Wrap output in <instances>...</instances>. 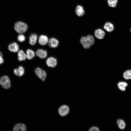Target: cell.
Wrapping results in <instances>:
<instances>
[{
  "label": "cell",
  "mask_w": 131,
  "mask_h": 131,
  "mask_svg": "<svg viewBox=\"0 0 131 131\" xmlns=\"http://www.w3.org/2000/svg\"><path fill=\"white\" fill-rule=\"evenodd\" d=\"M80 42L84 49H89L95 43L94 37L90 34L82 36L80 38Z\"/></svg>",
  "instance_id": "6da1fadb"
},
{
  "label": "cell",
  "mask_w": 131,
  "mask_h": 131,
  "mask_svg": "<svg viewBox=\"0 0 131 131\" xmlns=\"http://www.w3.org/2000/svg\"><path fill=\"white\" fill-rule=\"evenodd\" d=\"M14 29L17 33H22L25 32L28 29V26L25 23L18 22L16 23L14 25Z\"/></svg>",
  "instance_id": "7a4b0ae2"
},
{
  "label": "cell",
  "mask_w": 131,
  "mask_h": 131,
  "mask_svg": "<svg viewBox=\"0 0 131 131\" xmlns=\"http://www.w3.org/2000/svg\"><path fill=\"white\" fill-rule=\"evenodd\" d=\"M0 85L5 89H9L11 86V82L8 77L7 75L1 77L0 78Z\"/></svg>",
  "instance_id": "3957f363"
},
{
  "label": "cell",
  "mask_w": 131,
  "mask_h": 131,
  "mask_svg": "<svg viewBox=\"0 0 131 131\" xmlns=\"http://www.w3.org/2000/svg\"><path fill=\"white\" fill-rule=\"evenodd\" d=\"M69 108L67 105H63L61 106L58 108V112L62 117L66 115L69 112Z\"/></svg>",
  "instance_id": "277c9868"
},
{
  "label": "cell",
  "mask_w": 131,
  "mask_h": 131,
  "mask_svg": "<svg viewBox=\"0 0 131 131\" xmlns=\"http://www.w3.org/2000/svg\"><path fill=\"white\" fill-rule=\"evenodd\" d=\"M35 72L37 76L41 80L44 81L47 76L46 72L39 67L36 68L35 70Z\"/></svg>",
  "instance_id": "5b68a950"
},
{
  "label": "cell",
  "mask_w": 131,
  "mask_h": 131,
  "mask_svg": "<svg viewBox=\"0 0 131 131\" xmlns=\"http://www.w3.org/2000/svg\"><path fill=\"white\" fill-rule=\"evenodd\" d=\"M94 37L97 39L101 40L103 39L106 35L105 31L101 28L95 30L94 32Z\"/></svg>",
  "instance_id": "8992f818"
},
{
  "label": "cell",
  "mask_w": 131,
  "mask_h": 131,
  "mask_svg": "<svg viewBox=\"0 0 131 131\" xmlns=\"http://www.w3.org/2000/svg\"><path fill=\"white\" fill-rule=\"evenodd\" d=\"M46 63L49 67H54L57 65V60L56 58L53 57H50L46 60Z\"/></svg>",
  "instance_id": "52a82bcc"
},
{
  "label": "cell",
  "mask_w": 131,
  "mask_h": 131,
  "mask_svg": "<svg viewBox=\"0 0 131 131\" xmlns=\"http://www.w3.org/2000/svg\"><path fill=\"white\" fill-rule=\"evenodd\" d=\"M27 128L25 124L22 123L16 124L14 127L13 130L14 131H25Z\"/></svg>",
  "instance_id": "ba28073f"
},
{
  "label": "cell",
  "mask_w": 131,
  "mask_h": 131,
  "mask_svg": "<svg viewBox=\"0 0 131 131\" xmlns=\"http://www.w3.org/2000/svg\"><path fill=\"white\" fill-rule=\"evenodd\" d=\"M103 28L107 32L111 33L113 32L114 30V27L112 23L108 22H106L104 25Z\"/></svg>",
  "instance_id": "9c48e42d"
},
{
  "label": "cell",
  "mask_w": 131,
  "mask_h": 131,
  "mask_svg": "<svg viewBox=\"0 0 131 131\" xmlns=\"http://www.w3.org/2000/svg\"><path fill=\"white\" fill-rule=\"evenodd\" d=\"M36 55L41 59L45 58L47 56V52L45 50L39 49L36 52Z\"/></svg>",
  "instance_id": "30bf717a"
},
{
  "label": "cell",
  "mask_w": 131,
  "mask_h": 131,
  "mask_svg": "<svg viewBox=\"0 0 131 131\" xmlns=\"http://www.w3.org/2000/svg\"><path fill=\"white\" fill-rule=\"evenodd\" d=\"M75 11L76 15L79 17L83 16L85 13L83 7L80 5H78L76 7Z\"/></svg>",
  "instance_id": "8fae6325"
},
{
  "label": "cell",
  "mask_w": 131,
  "mask_h": 131,
  "mask_svg": "<svg viewBox=\"0 0 131 131\" xmlns=\"http://www.w3.org/2000/svg\"><path fill=\"white\" fill-rule=\"evenodd\" d=\"M8 48L10 51L14 52H18L19 49V45L15 42L10 44L8 46Z\"/></svg>",
  "instance_id": "7c38bea8"
},
{
  "label": "cell",
  "mask_w": 131,
  "mask_h": 131,
  "mask_svg": "<svg viewBox=\"0 0 131 131\" xmlns=\"http://www.w3.org/2000/svg\"><path fill=\"white\" fill-rule=\"evenodd\" d=\"M58 41L56 39L52 38H50L48 41L49 45L51 48H55L57 47L59 44Z\"/></svg>",
  "instance_id": "4fadbf2b"
},
{
  "label": "cell",
  "mask_w": 131,
  "mask_h": 131,
  "mask_svg": "<svg viewBox=\"0 0 131 131\" xmlns=\"http://www.w3.org/2000/svg\"><path fill=\"white\" fill-rule=\"evenodd\" d=\"M47 37L44 35H40L39 38L38 42L41 45L43 46L46 45L48 42Z\"/></svg>",
  "instance_id": "5bb4252c"
},
{
  "label": "cell",
  "mask_w": 131,
  "mask_h": 131,
  "mask_svg": "<svg viewBox=\"0 0 131 131\" xmlns=\"http://www.w3.org/2000/svg\"><path fill=\"white\" fill-rule=\"evenodd\" d=\"M24 68L22 66H20L17 68L15 69L14 70L15 75L19 77L22 76L24 74Z\"/></svg>",
  "instance_id": "9a60e30c"
},
{
  "label": "cell",
  "mask_w": 131,
  "mask_h": 131,
  "mask_svg": "<svg viewBox=\"0 0 131 131\" xmlns=\"http://www.w3.org/2000/svg\"><path fill=\"white\" fill-rule=\"evenodd\" d=\"M37 38L38 36L36 34L33 33L31 34L29 38V43L32 45H35L36 43Z\"/></svg>",
  "instance_id": "2e32d148"
},
{
  "label": "cell",
  "mask_w": 131,
  "mask_h": 131,
  "mask_svg": "<svg viewBox=\"0 0 131 131\" xmlns=\"http://www.w3.org/2000/svg\"><path fill=\"white\" fill-rule=\"evenodd\" d=\"M18 60L19 61H22L25 60L27 58L26 54L22 50L19 51L18 53Z\"/></svg>",
  "instance_id": "e0dca14e"
},
{
  "label": "cell",
  "mask_w": 131,
  "mask_h": 131,
  "mask_svg": "<svg viewBox=\"0 0 131 131\" xmlns=\"http://www.w3.org/2000/svg\"><path fill=\"white\" fill-rule=\"evenodd\" d=\"M123 78L126 80L131 79V69L125 71L123 73Z\"/></svg>",
  "instance_id": "ac0fdd59"
},
{
  "label": "cell",
  "mask_w": 131,
  "mask_h": 131,
  "mask_svg": "<svg viewBox=\"0 0 131 131\" xmlns=\"http://www.w3.org/2000/svg\"><path fill=\"white\" fill-rule=\"evenodd\" d=\"M128 86L127 83L121 81L117 84V86L119 89L121 91H124L126 90V87Z\"/></svg>",
  "instance_id": "d6986e66"
},
{
  "label": "cell",
  "mask_w": 131,
  "mask_h": 131,
  "mask_svg": "<svg viewBox=\"0 0 131 131\" xmlns=\"http://www.w3.org/2000/svg\"><path fill=\"white\" fill-rule=\"evenodd\" d=\"M26 55L27 58L29 60L33 59L35 56V53L32 50L28 49L26 51Z\"/></svg>",
  "instance_id": "ffe728a7"
},
{
  "label": "cell",
  "mask_w": 131,
  "mask_h": 131,
  "mask_svg": "<svg viewBox=\"0 0 131 131\" xmlns=\"http://www.w3.org/2000/svg\"><path fill=\"white\" fill-rule=\"evenodd\" d=\"M117 124L119 128L121 130L124 129L125 127V124L124 121L121 119H118L117 121Z\"/></svg>",
  "instance_id": "44dd1931"
},
{
  "label": "cell",
  "mask_w": 131,
  "mask_h": 131,
  "mask_svg": "<svg viewBox=\"0 0 131 131\" xmlns=\"http://www.w3.org/2000/svg\"><path fill=\"white\" fill-rule=\"evenodd\" d=\"M118 1V0H107V2L109 6L115 8L116 6Z\"/></svg>",
  "instance_id": "7402d4cb"
},
{
  "label": "cell",
  "mask_w": 131,
  "mask_h": 131,
  "mask_svg": "<svg viewBox=\"0 0 131 131\" xmlns=\"http://www.w3.org/2000/svg\"><path fill=\"white\" fill-rule=\"evenodd\" d=\"M18 41L21 42L24 41L25 39V35L23 34H20L18 35L17 38Z\"/></svg>",
  "instance_id": "603a6c76"
},
{
  "label": "cell",
  "mask_w": 131,
  "mask_h": 131,
  "mask_svg": "<svg viewBox=\"0 0 131 131\" xmlns=\"http://www.w3.org/2000/svg\"><path fill=\"white\" fill-rule=\"evenodd\" d=\"M89 131H99V130L98 127L95 126H93L91 127Z\"/></svg>",
  "instance_id": "cb8c5ba5"
},
{
  "label": "cell",
  "mask_w": 131,
  "mask_h": 131,
  "mask_svg": "<svg viewBox=\"0 0 131 131\" xmlns=\"http://www.w3.org/2000/svg\"><path fill=\"white\" fill-rule=\"evenodd\" d=\"M4 60L2 57H0V65L3 63Z\"/></svg>",
  "instance_id": "d4e9b609"
},
{
  "label": "cell",
  "mask_w": 131,
  "mask_h": 131,
  "mask_svg": "<svg viewBox=\"0 0 131 131\" xmlns=\"http://www.w3.org/2000/svg\"><path fill=\"white\" fill-rule=\"evenodd\" d=\"M3 56V55L2 53L1 52H0V57H2Z\"/></svg>",
  "instance_id": "484cf974"
},
{
  "label": "cell",
  "mask_w": 131,
  "mask_h": 131,
  "mask_svg": "<svg viewBox=\"0 0 131 131\" xmlns=\"http://www.w3.org/2000/svg\"><path fill=\"white\" fill-rule=\"evenodd\" d=\"M130 32H131V27L130 28Z\"/></svg>",
  "instance_id": "4316f807"
}]
</instances>
